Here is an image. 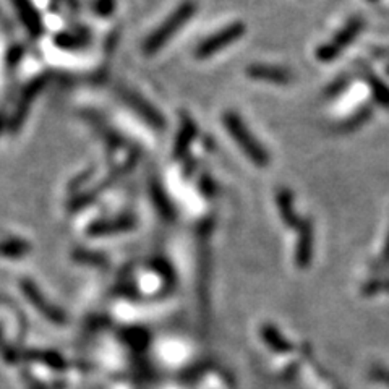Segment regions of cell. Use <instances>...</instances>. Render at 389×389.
Masks as SVG:
<instances>
[{"label": "cell", "mask_w": 389, "mask_h": 389, "mask_svg": "<svg viewBox=\"0 0 389 389\" xmlns=\"http://www.w3.org/2000/svg\"><path fill=\"white\" fill-rule=\"evenodd\" d=\"M222 122L226 130L229 132V135L235 140V143L244 151L246 158H249L255 166L266 167L269 161H271L268 149L255 138L253 134L249 130V127H246L244 120L240 118L239 114L229 111L224 114Z\"/></svg>", "instance_id": "6da1fadb"}, {"label": "cell", "mask_w": 389, "mask_h": 389, "mask_svg": "<svg viewBox=\"0 0 389 389\" xmlns=\"http://www.w3.org/2000/svg\"><path fill=\"white\" fill-rule=\"evenodd\" d=\"M195 12H196V3L191 2V0L182 3L180 7H177L176 10L172 12V15L169 17L158 30L153 31V33L146 38L143 48H141L146 56H153V54L158 52L162 45H166L174 34L184 28L185 23L195 15Z\"/></svg>", "instance_id": "7a4b0ae2"}, {"label": "cell", "mask_w": 389, "mask_h": 389, "mask_svg": "<svg viewBox=\"0 0 389 389\" xmlns=\"http://www.w3.org/2000/svg\"><path fill=\"white\" fill-rule=\"evenodd\" d=\"M367 26V20L364 17L355 15L346 21V25L333 36V39L326 44H322L317 49V59L319 62H333L342 56V52L355 43L359 34Z\"/></svg>", "instance_id": "3957f363"}, {"label": "cell", "mask_w": 389, "mask_h": 389, "mask_svg": "<svg viewBox=\"0 0 389 389\" xmlns=\"http://www.w3.org/2000/svg\"><path fill=\"white\" fill-rule=\"evenodd\" d=\"M245 31L246 28L242 21L231 23V25L226 26L224 30L211 34L209 38H206L203 43L198 44V48L195 50L196 59H201V61H203V59L213 57L214 54L219 52V50L226 49L227 45L237 43V41L245 34Z\"/></svg>", "instance_id": "277c9868"}, {"label": "cell", "mask_w": 389, "mask_h": 389, "mask_svg": "<svg viewBox=\"0 0 389 389\" xmlns=\"http://www.w3.org/2000/svg\"><path fill=\"white\" fill-rule=\"evenodd\" d=\"M297 229L295 263L297 266L306 268L313 258L315 249V224L311 218H302Z\"/></svg>", "instance_id": "5b68a950"}, {"label": "cell", "mask_w": 389, "mask_h": 389, "mask_svg": "<svg viewBox=\"0 0 389 389\" xmlns=\"http://www.w3.org/2000/svg\"><path fill=\"white\" fill-rule=\"evenodd\" d=\"M355 72H357V78H360V80H364L365 83H367L375 103H377L379 107L389 111V85L384 83L367 62L357 61Z\"/></svg>", "instance_id": "8992f818"}, {"label": "cell", "mask_w": 389, "mask_h": 389, "mask_svg": "<svg viewBox=\"0 0 389 389\" xmlns=\"http://www.w3.org/2000/svg\"><path fill=\"white\" fill-rule=\"evenodd\" d=\"M246 75L255 81H263L269 85H291L295 80L294 73L289 68L266 65V63H253L246 68Z\"/></svg>", "instance_id": "52a82bcc"}, {"label": "cell", "mask_w": 389, "mask_h": 389, "mask_svg": "<svg viewBox=\"0 0 389 389\" xmlns=\"http://www.w3.org/2000/svg\"><path fill=\"white\" fill-rule=\"evenodd\" d=\"M135 216H132V214H123V216L91 224L88 227V235H112V233L117 232L130 231V229L135 227Z\"/></svg>", "instance_id": "ba28073f"}, {"label": "cell", "mask_w": 389, "mask_h": 389, "mask_svg": "<svg viewBox=\"0 0 389 389\" xmlns=\"http://www.w3.org/2000/svg\"><path fill=\"white\" fill-rule=\"evenodd\" d=\"M373 112H375V109L372 104H364V106L355 109V111L352 112L349 117L337 123V125L334 127V132L339 135L355 134L357 130H360L361 127H365L370 120H372Z\"/></svg>", "instance_id": "9c48e42d"}, {"label": "cell", "mask_w": 389, "mask_h": 389, "mask_svg": "<svg viewBox=\"0 0 389 389\" xmlns=\"http://www.w3.org/2000/svg\"><path fill=\"white\" fill-rule=\"evenodd\" d=\"M276 204L279 216L286 227H297L300 222V216L294 209V195L289 189H279L276 193Z\"/></svg>", "instance_id": "30bf717a"}, {"label": "cell", "mask_w": 389, "mask_h": 389, "mask_svg": "<svg viewBox=\"0 0 389 389\" xmlns=\"http://www.w3.org/2000/svg\"><path fill=\"white\" fill-rule=\"evenodd\" d=\"M13 3H15L17 10L20 12V18L26 25L30 33L33 36L43 33V21H41L39 13L31 6L30 0H13Z\"/></svg>", "instance_id": "8fae6325"}, {"label": "cell", "mask_w": 389, "mask_h": 389, "mask_svg": "<svg viewBox=\"0 0 389 389\" xmlns=\"http://www.w3.org/2000/svg\"><path fill=\"white\" fill-rule=\"evenodd\" d=\"M123 99L127 101L128 106H132L136 112L140 114V116H143L146 120L151 123V125H156V127L162 125V118L158 114V111H154V109L151 107L145 99L140 98V96L130 93V91H125V93H123Z\"/></svg>", "instance_id": "7c38bea8"}, {"label": "cell", "mask_w": 389, "mask_h": 389, "mask_svg": "<svg viewBox=\"0 0 389 389\" xmlns=\"http://www.w3.org/2000/svg\"><path fill=\"white\" fill-rule=\"evenodd\" d=\"M196 136V125L193 120L189 116H184L180 123V134L177 136V143H176V158H182L185 154V151L189 149L190 141Z\"/></svg>", "instance_id": "4fadbf2b"}, {"label": "cell", "mask_w": 389, "mask_h": 389, "mask_svg": "<svg viewBox=\"0 0 389 389\" xmlns=\"http://www.w3.org/2000/svg\"><path fill=\"white\" fill-rule=\"evenodd\" d=\"M352 83H354V76H352L350 73H342V75L336 76L331 83L326 86V90H324V93H323L324 99H328V101L337 99L339 96L344 94L346 91L350 88Z\"/></svg>", "instance_id": "5bb4252c"}, {"label": "cell", "mask_w": 389, "mask_h": 389, "mask_svg": "<svg viewBox=\"0 0 389 389\" xmlns=\"http://www.w3.org/2000/svg\"><path fill=\"white\" fill-rule=\"evenodd\" d=\"M25 251H28V244H25V242L7 240L0 244V253L2 255L17 256V255H23Z\"/></svg>", "instance_id": "9a60e30c"}, {"label": "cell", "mask_w": 389, "mask_h": 389, "mask_svg": "<svg viewBox=\"0 0 389 389\" xmlns=\"http://www.w3.org/2000/svg\"><path fill=\"white\" fill-rule=\"evenodd\" d=\"M389 266V231H388V237H386V242H384V246H383V251L381 255H379L378 262L375 263V268H386Z\"/></svg>", "instance_id": "2e32d148"}, {"label": "cell", "mask_w": 389, "mask_h": 389, "mask_svg": "<svg viewBox=\"0 0 389 389\" xmlns=\"http://www.w3.org/2000/svg\"><path fill=\"white\" fill-rule=\"evenodd\" d=\"M372 57L377 61H388L389 59V45H378L372 49Z\"/></svg>", "instance_id": "e0dca14e"}, {"label": "cell", "mask_w": 389, "mask_h": 389, "mask_svg": "<svg viewBox=\"0 0 389 389\" xmlns=\"http://www.w3.org/2000/svg\"><path fill=\"white\" fill-rule=\"evenodd\" d=\"M384 72H386V75L389 76V63L386 65V68H384Z\"/></svg>", "instance_id": "ac0fdd59"}, {"label": "cell", "mask_w": 389, "mask_h": 389, "mask_svg": "<svg viewBox=\"0 0 389 389\" xmlns=\"http://www.w3.org/2000/svg\"><path fill=\"white\" fill-rule=\"evenodd\" d=\"M368 2H373V3H377V2H379V0H368Z\"/></svg>", "instance_id": "d6986e66"}]
</instances>
